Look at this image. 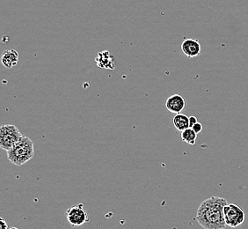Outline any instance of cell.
Wrapping results in <instances>:
<instances>
[{"instance_id": "10", "label": "cell", "mask_w": 248, "mask_h": 229, "mask_svg": "<svg viewBox=\"0 0 248 229\" xmlns=\"http://www.w3.org/2000/svg\"><path fill=\"white\" fill-rule=\"evenodd\" d=\"M173 125L176 128V130L180 131H183L185 130L190 128L189 126V117L185 114H176L173 117Z\"/></svg>"}, {"instance_id": "6", "label": "cell", "mask_w": 248, "mask_h": 229, "mask_svg": "<svg viewBox=\"0 0 248 229\" xmlns=\"http://www.w3.org/2000/svg\"><path fill=\"white\" fill-rule=\"evenodd\" d=\"M186 99L180 95H173L167 98L166 101V108L167 110L173 113V114H180L183 110L186 108Z\"/></svg>"}, {"instance_id": "14", "label": "cell", "mask_w": 248, "mask_h": 229, "mask_svg": "<svg viewBox=\"0 0 248 229\" xmlns=\"http://www.w3.org/2000/svg\"><path fill=\"white\" fill-rule=\"evenodd\" d=\"M196 123H198V119L196 118V116H190L189 117V126L192 128Z\"/></svg>"}, {"instance_id": "9", "label": "cell", "mask_w": 248, "mask_h": 229, "mask_svg": "<svg viewBox=\"0 0 248 229\" xmlns=\"http://www.w3.org/2000/svg\"><path fill=\"white\" fill-rule=\"evenodd\" d=\"M1 62L7 69H11L17 65L19 62V53L15 49H8L3 53L1 57Z\"/></svg>"}, {"instance_id": "15", "label": "cell", "mask_w": 248, "mask_h": 229, "mask_svg": "<svg viewBox=\"0 0 248 229\" xmlns=\"http://www.w3.org/2000/svg\"><path fill=\"white\" fill-rule=\"evenodd\" d=\"M18 229V228H15V227H14V228H11V229Z\"/></svg>"}, {"instance_id": "12", "label": "cell", "mask_w": 248, "mask_h": 229, "mask_svg": "<svg viewBox=\"0 0 248 229\" xmlns=\"http://www.w3.org/2000/svg\"><path fill=\"white\" fill-rule=\"evenodd\" d=\"M192 129L194 130V131H196V133L199 134L201 131H202V125L201 123L198 122V123H196V124L192 127Z\"/></svg>"}, {"instance_id": "8", "label": "cell", "mask_w": 248, "mask_h": 229, "mask_svg": "<svg viewBox=\"0 0 248 229\" xmlns=\"http://www.w3.org/2000/svg\"><path fill=\"white\" fill-rule=\"evenodd\" d=\"M114 59L115 58L110 54L109 51L104 50V51L98 53L95 61L97 63V66L100 67V68L114 70L115 68Z\"/></svg>"}, {"instance_id": "11", "label": "cell", "mask_w": 248, "mask_h": 229, "mask_svg": "<svg viewBox=\"0 0 248 229\" xmlns=\"http://www.w3.org/2000/svg\"><path fill=\"white\" fill-rule=\"evenodd\" d=\"M197 139V133L192 128L185 130L182 131V141L188 145H195Z\"/></svg>"}, {"instance_id": "5", "label": "cell", "mask_w": 248, "mask_h": 229, "mask_svg": "<svg viewBox=\"0 0 248 229\" xmlns=\"http://www.w3.org/2000/svg\"><path fill=\"white\" fill-rule=\"evenodd\" d=\"M65 215L69 224L74 228L82 227L86 224L89 220L88 213L83 204H78L72 206L66 211Z\"/></svg>"}, {"instance_id": "3", "label": "cell", "mask_w": 248, "mask_h": 229, "mask_svg": "<svg viewBox=\"0 0 248 229\" xmlns=\"http://www.w3.org/2000/svg\"><path fill=\"white\" fill-rule=\"evenodd\" d=\"M22 138L23 135L15 125H2L0 128V148L8 152Z\"/></svg>"}, {"instance_id": "7", "label": "cell", "mask_w": 248, "mask_h": 229, "mask_svg": "<svg viewBox=\"0 0 248 229\" xmlns=\"http://www.w3.org/2000/svg\"><path fill=\"white\" fill-rule=\"evenodd\" d=\"M182 50L188 58H194L200 55L202 45L198 40L185 39L182 43Z\"/></svg>"}, {"instance_id": "4", "label": "cell", "mask_w": 248, "mask_h": 229, "mask_svg": "<svg viewBox=\"0 0 248 229\" xmlns=\"http://www.w3.org/2000/svg\"><path fill=\"white\" fill-rule=\"evenodd\" d=\"M224 220L227 227L238 228L246 219L245 211L237 204H227L224 206Z\"/></svg>"}, {"instance_id": "13", "label": "cell", "mask_w": 248, "mask_h": 229, "mask_svg": "<svg viewBox=\"0 0 248 229\" xmlns=\"http://www.w3.org/2000/svg\"><path fill=\"white\" fill-rule=\"evenodd\" d=\"M0 229H8L7 222L5 221L4 218H1V219H0Z\"/></svg>"}, {"instance_id": "1", "label": "cell", "mask_w": 248, "mask_h": 229, "mask_svg": "<svg viewBox=\"0 0 248 229\" xmlns=\"http://www.w3.org/2000/svg\"><path fill=\"white\" fill-rule=\"evenodd\" d=\"M227 201L219 196H211L202 202L196 213V220L204 229H224V206Z\"/></svg>"}, {"instance_id": "2", "label": "cell", "mask_w": 248, "mask_h": 229, "mask_svg": "<svg viewBox=\"0 0 248 229\" xmlns=\"http://www.w3.org/2000/svg\"><path fill=\"white\" fill-rule=\"evenodd\" d=\"M6 153L11 163L16 166H22L30 162L34 156L33 140L23 136V138Z\"/></svg>"}]
</instances>
